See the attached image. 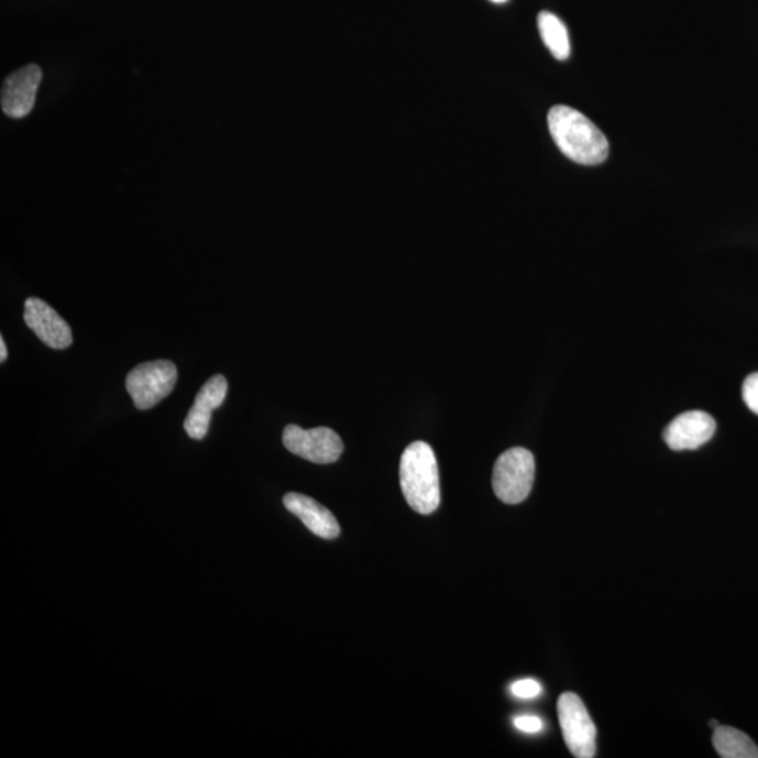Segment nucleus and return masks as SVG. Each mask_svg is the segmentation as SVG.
<instances>
[{"label": "nucleus", "mask_w": 758, "mask_h": 758, "mask_svg": "<svg viewBox=\"0 0 758 758\" xmlns=\"http://www.w3.org/2000/svg\"><path fill=\"white\" fill-rule=\"evenodd\" d=\"M536 477V460L530 451L514 447L497 458L492 485L498 501L518 505L530 495Z\"/></svg>", "instance_id": "obj_3"}, {"label": "nucleus", "mask_w": 758, "mask_h": 758, "mask_svg": "<svg viewBox=\"0 0 758 758\" xmlns=\"http://www.w3.org/2000/svg\"><path fill=\"white\" fill-rule=\"evenodd\" d=\"M512 693L518 696V699H536V696L541 694V685H539L538 681L532 679L516 681V683L512 685Z\"/></svg>", "instance_id": "obj_15"}, {"label": "nucleus", "mask_w": 758, "mask_h": 758, "mask_svg": "<svg viewBox=\"0 0 758 758\" xmlns=\"http://www.w3.org/2000/svg\"><path fill=\"white\" fill-rule=\"evenodd\" d=\"M514 726L526 734H538L542 730V721L537 716H518L514 719Z\"/></svg>", "instance_id": "obj_16"}, {"label": "nucleus", "mask_w": 758, "mask_h": 758, "mask_svg": "<svg viewBox=\"0 0 758 758\" xmlns=\"http://www.w3.org/2000/svg\"><path fill=\"white\" fill-rule=\"evenodd\" d=\"M283 442L289 452L314 464H333L344 451L342 439L329 427L304 430L297 425H288L283 432Z\"/></svg>", "instance_id": "obj_6"}, {"label": "nucleus", "mask_w": 758, "mask_h": 758, "mask_svg": "<svg viewBox=\"0 0 758 758\" xmlns=\"http://www.w3.org/2000/svg\"><path fill=\"white\" fill-rule=\"evenodd\" d=\"M284 506L297 516L315 536L325 539L339 537L340 526L332 512L312 497L301 495V493H287L284 496Z\"/></svg>", "instance_id": "obj_11"}, {"label": "nucleus", "mask_w": 758, "mask_h": 758, "mask_svg": "<svg viewBox=\"0 0 758 758\" xmlns=\"http://www.w3.org/2000/svg\"><path fill=\"white\" fill-rule=\"evenodd\" d=\"M8 359V349H7V343H4V339L0 338V361L4 363Z\"/></svg>", "instance_id": "obj_17"}, {"label": "nucleus", "mask_w": 758, "mask_h": 758, "mask_svg": "<svg viewBox=\"0 0 758 758\" xmlns=\"http://www.w3.org/2000/svg\"><path fill=\"white\" fill-rule=\"evenodd\" d=\"M743 399L752 414L758 415V373L747 376L743 384Z\"/></svg>", "instance_id": "obj_14"}, {"label": "nucleus", "mask_w": 758, "mask_h": 758, "mask_svg": "<svg viewBox=\"0 0 758 758\" xmlns=\"http://www.w3.org/2000/svg\"><path fill=\"white\" fill-rule=\"evenodd\" d=\"M24 322L51 349H68L74 342L69 325L43 299L29 298L24 303Z\"/></svg>", "instance_id": "obj_8"}, {"label": "nucleus", "mask_w": 758, "mask_h": 758, "mask_svg": "<svg viewBox=\"0 0 758 758\" xmlns=\"http://www.w3.org/2000/svg\"><path fill=\"white\" fill-rule=\"evenodd\" d=\"M712 743L722 758H758V747L755 741L735 727L721 725L715 727Z\"/></svg>", "instance_id": "obj_12"}, {"label": "nucleus", "mask_w": 758, "mask_h": 758, "mask_svg": "<svg viewBox=\"0 0 758 758\" xmlns=\"http://www.w3.org/2000/svg\"><path fill=\"white\" fill-rule=\"evenodd\" d=\"M402 492L411 510L429 516L440 506V476L435 451L424 441L411 442L400 458Z\"/></svg>", "instance_id": "obj_2"}, {"label": "nucleus", "mask_w": 758, "mask_h": 758, "mask_svg": "<svg viewBox=\"0 0 758 758\" xmlns=\"http://www.w3.org/2000/svg\"><path fill=\"white\" fill-rule=\"evenodd\" d=\"M491 2L501 4L508 2V0H491Z\"/></svg>", "instance_id": "obj_18"}, {"label": "nucleus", "mask_w": 758, "mask_h": 758, "mask_svg": "<svg viewBox=\"0 0 758 758\" xmlns=\"http://www.w3.org/2000/svg\"><path fill=\"white\" fill-rule=\"evenodd\" d=\"M43 73L39 65L29 64L9 75L2 86V110L12 119H23L32 113L42 84Z\"/></svg>", "instance_id": "obj_7"}, {"label": "nucleus", "mask_w": 758, "mask_h": 758, "mask_svg": "<svg viewBox=\"0 0 758 758\" xmlns=\"http://www.w3.org/2000/svg\"><path fill=\"white\" fill-rule=\"evenodd\" d=\"M548 127L554 144L569 160L580 165H600L608 157L607 139L580 111L569 106H553Z\"/></svg>", "instance_id": "obj_1"}, {"label": "nucleus", "mask_w": 758, "mask_h": 758, "mask_svg": "<svg viewBox=\"0 0 758 758\" xmlns=\"http://www.w3.org/2000/svg\"><path fill=\"white\" fill-rule=\"evenodd\" d=\"M715 430L714 417L705 411L691 410L677 416L664 430L663 437L671 450H696L714 437Z\"/></svg>", "instance_id": "obj_9"}, {"label": "nucleus", "mask_w": 758, "mask_h": 758, "mask_svg": "<svg viewBox=\"0 0 758 758\" xmlns=\"http://www.w3.org/2000/svg\"><path fill=\"white\" fill-rule=\"evenodd\" d=\"M177 383V369L172 361L142 363L127 375L125 386L136 409L154 408L172 394Z\"/></svg>", "instance_id": "obj_4"}, {"label": "nucleus", "mask_w": 758, "mask_h": 758, "mask_svg": "<svg viewBox=\"0 0 758 758\" xmlns=\"http://www.w3.org/2000/svg\"><path fill=\"white\" fill-rule=\"evenodd\" d=\"M538 29L543 44L551 51L553 58L568 59L571 55V40L562 20L551 12H541L538 14Z\"/></svg>", "instance_id": "obj_13"}, {"label": "nucleus", "mask_w": 758, "mask_h": 758, "mask_svg": "<svg viewBox=\"0 0 758 758\" xmlns=\"http://www.w3.org/2000/svg\"><path fill=\"white\" fill-rule=\"evenodd\" d=\"M558 716L569 751L578 758L595 757L597 730L583 701L576 694L563 693L558 700Z\"/></svg>", "instance_id": "obj_5"}, {"label": "nucleus", "mask_w": 758, "mask_h": 758, "mask_svg": "<svg viewBox=\"0 0 758 758\" xmlns=\"http://www.w3.org/2000/svg\"><path fill=\"white\" fill-rule=\"evenodd\" d=\"M228 394V381L223 375H213L198 391L195 405L188 410L185 430L193 440H202L210 429L212 411L220 408Z\"/></svg>", "instance_id": "obj_10"}, {"label": "nucleus", "mask_w": 758, "mask_h": 758, "mask_svg": "<svg viewBox=\"0 0 758 758\" xmlns=\"http://www.w3.org/2000/svg\"><path fill=\"white\" fill-rule=\"evenodd\" d=\"M710 725H711L712 727H714V729H715V727L719 726V724H717L716 721H711V722H710Z\"/></svg>", "instance_id": "obj_19"}]
</instances>
